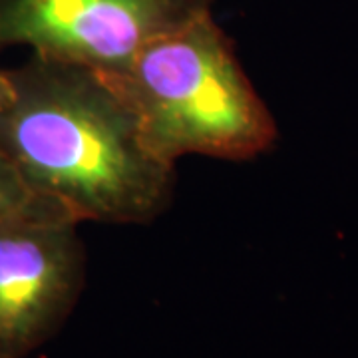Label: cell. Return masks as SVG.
<instances>
[{
    "label": "cell",
    "mask_w": 358,
    "mask_h": 358,
    "mask_svg": "<svg viewBox=\"0 0 358 358\" xmlns=\"http://www.w3.org/2000/svg\"><path fill=\"white\" fill-rule=\"evenodd\" d=\"M6 76L0 154L36 195L80 223L145 225L169 207L176 166L102 72L32 54Z\"/></svg>",
    "instance_id": "1"
},
{
    "label": "cell",
    "mask_w": 358,
    "mask_h": 358,
    "mask_svg": "<svg viewBox=\"0 0 358 358\" xmlns=\"http://www.w3.org/2000/svg\"><path fill=\"white\" fill-rule=\"evenodd\" d=\"M102 74L136 114L150 150L171 166L185 155L247 162L271 150L279 136L213 13Z\"/></svg>",
    "instance_id": "2"
},
{
    "label": "cell",
    "mask_w": 358,
    "mask_h": 358,
    "mask_svg": "<svg viewBox=\"0 0 358 358\" xmlns=\"http://www.w3.org/2000/svg\"><path fill=\"white\" fill-rule=\"evenodd\" d=\"M215 0H0V50L114 72L148 46L213 13Z\"/></svg>",
    "instance_id": "3"
},
{
    "label": "cell",
    "mask_w": 358,
    "mask_h": 358,
    "mask_svg": "<svg viewBox=\"0 0 358 358\" xmlns=\"http://www.w3.org/2000/svg\"><path fill=\"white\" fill-rule=\"evenodd\" d=\"M78 225L60 211L0 219V358H28L72 317L88 265Z\"/></svg>",
    "instance_id": "4"
},
{
    "label": "cell",
    "mask_w": 358,
    "mask_h": 358,
    "mask_svg": "<svg viewBox=\"0 0 358 358\" xmlns=\"http://www.w3.org/2000/svg\"><path fill=\"white\" fill-rule=\"evenodd\" d=\"M36 211L66 213L62 207L42 199L40 195L32 192L22 176L16 171V167L0 154V219L20 215V213H36ZM66 215H70V213H66Z\"/></svg>",
    "instance_id": "5"
},
{
    "label": "cell",
    "mask_w": 358,
    "mask_h": 358,
    "mask_svg": "<svg viewBox=\"0 0 358 358\" xmlns=\"http://www.w3.org/2000/svg\"><path fill=\"white\" fill-rule=\"evenodd\" d=\"M8 94V76H6V68H0V103L4 102Z\"/></svg>",
    "instance_id": "6"
}]
</instances>
